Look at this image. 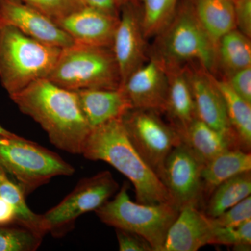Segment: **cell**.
I'll return each mask as SVG.
<instances>
[{
    "label": "cell",
    "mask_w": 251,
    "mask_h": 251,
    "mask_svg": "<svg viewBox=\"0 0 251 251\" xmlns=\"http://www.w3.org/2000/svg\"><path fill=\"white\" fill-rule=\"evenodd\" d=\"M134 1V0H117V2H118L120 7H121L122 5L126 4V3L130 2V1Z\"/></svg>",
    "instance_id": "obj_37"
},
{
    "label": "cell",
    "mask_w": 251,
    "mask_h": 251,
    "mask_svg": "<svg viewBox=\"0 0 251 251\" xmlns=\"http://www.w3.org/2000/svg\"><path fill=\"white\" fill-rule=\"evenodd\" d=\"M0 164L26 196L55 176H72L75 172L57 153L16 134H0Z\"/></svg>",
    "instance_id": "obj_6"
},
{
    "label": "cell",
    "mask_w": 251,
    "mask_h": 251,
    "mask_svg": "<svg viewBox=\"0 0 251 251\" xmlns=\"http://www.w3.org/2000/svg\"><path fill=\"white\" fill-rule=\"evenodd\" d=\"M191 3L198 21L216 45L236 29L232 0H191Z\"/></svg>",
    "instance_id": "obj_21"
},
{
    "label": "cell",
    "mask_w": 251,
    "mask_h": 251,
    "mask_svg": "<svg viewBox=\"0 0 251 251\" xmlns=\"http://www.w3.org/2000/svg\"><path fill=\"white\" fill-rule=\"evenodd\" d=\"M211 244L232 247L234 251H251V220L234 227L214 226Z\"/></svg>",
    "instance_id": "obj_28"
},
{
    "label": "cell",
    "mask_w": 251,
    "mask_h": 251,
    "mask_svg": "<svg viewBox=\"0 0 251 251\" xmlns=\"http://www.w3.org/2000/svg\"><path fill=\"white\" fill-rule=\"evenodd\" d=\"M47 79L72 91L115 90L121 86V77L111 46L77 43L62 49Z\"/></svg>",
    "instance_id": "obj_5"
},
{
    "label": "cell",
    "mask_w": 251,
    "mask_h": 251,
    "mask_svg": "<svg viewBox=\"0 0 251 251\" xmlns=\"http://www.w3.org/2000/svg\"><path fill=\"white\" fill-rule=\"evenodd\" d=\"M236 29L251 38V0H234Z\"/></svg>",
    "instance_id": "obj_33"
},
{
    "label": "cell",
    "mask_w": 251,
    "mask_h": 251,
    "mask_svg": "<svg viewBox=\"0 0 251 251\" xmlns=\"http://www.w3.org/2000/svg\"><path fill=\"white\" fill-rule=\"evenodd\" d=\"M9 97L23 114L41 126L56 148L72 154H82L92 128L75 91L45 78Z\"/></svg>",
    "instance_id": "obj_1"
},
{
    "label": "cell",
    "mask_w": 251,
    "mask_h": 251,
    "mask_svg": "<svg viewBox=\"0 0 251 251\" xmlns=\"http://www.w3.org/2000/svg\"><path fill=\"white\" fill-rule=\"evenodd\" d=\"M17 214L14 206L0 197V226L16 224Z\"/></svg>",
    "instance_id": "obj_35"
},
{
    "label": "cell",
    "mask_w": 251,
    "mask_h": 251,
    "mask_svg": "<svg viewBox=\"0 0 251 251\" xmlns=\"http://www.w3.org/2000/svg\"><path fill=\"white\" fill-rule=\"evenodd\" d=\"M0 134L4 135H13L14 133H11L9 130H6L1 125H0Z\"/></svg>",
    "instance_id": "obj_36"
},
{
    "label": "cell",
    "mask_w": 251,
    "mask_h": 251,
    "mask_svg": "<svg viewBox=\"0 0 251 251\" xmlns=\"http://www.w3.org/2000/svg\"><path fill=\"white\" fill-rule=\"evenodd\" d=\"M251 220V196L225 211L217 217L211 219L216 227H234Z\"/></svg>",
    "instance_id": "obj_30"
},
{
    "label": "cell",
    "mask_w": 251,
    "mask_h": 251,
    "mask_svg": "<svg viewBox=\"0 0 251 251\" xmlns=\"http://www.w3.org/2000/svg\"><path fill=\"white\" fill-rule=\"evenodd\" d=\"M204 162L182 141L167 156L160 179L178 209L198 206L202 201L201 179Z\"/></svg>",
    "instance_id": "obj_10"
},
{
    "label": "cell",
    "mask_w": 251,
    "mask_h": 251,
    "mask_svg": "<svg viewBox=\"0 0 251 251\" xmlns=\"http://www.w3.org/2000/svg\"><path fill=\"white\" fill-rule=\"evenodd\" d=\"M62 49L23 34L13 26L0 25V82L9 96L32 82L48 78Z\"/></svg>",
    "instance_id": "obj_4"
},
{
    "label": "cell",
    "mask_w": 251,
    "mask_h": 251,
    "mask_svg": "<svg viewBox=\"0 0 251 251\" xmlns=\"http://www.w3.org/2000/svg\"><path fill=\"white\" fill-rule=\"evenodd\" d=\"M196 118L212 128L231 130L222 94L211 73L196 64L186 66Z\"/></svg>",
    "instance_id": "obj_14"
},
{
    "label": "cell",
    "mask_w": 251,
    "mask_h": 251,
    "mask_svg": "<svg viewBox=\"0 0 251 251\" xmlns=\"http://www.w3.org/2000/svg\"><path fill=\"white\" fill-rule=\"evenodd\" d=\"M43 238L19 224L0 226V251H35Z\"/></svg>",
    "instance_id": "obj_27"
},
{
    "label": "cell",
    "mask_w": 251,
    "mask_h": 251,
    "mask_svg": "<svg viewBox=\"0 0 251 251\" xmlns=\"http://www.w3.org/2000/svg\"><path fill=\"white\" fill-rule=\"evenodd\" d=\"M121 120L130 143L159 177L167 156L181 142L179 133L156 110L130 108Z\"/></svg>",
    "instance_id": "obj_9"
},
{
    "label": "cell",
    "mask_w": 251,
    "mask_h": 251,
    "mask_svg": "<svg viewBox=\"0 0 251 251\" xmlns=\"http://www.w3.org/2000/svg\"><path fill=\"white\" fill-rule=\"evenodd\" d=\"M214 226L198 206L181 208L167 232L161 251H197L211 244Z\"/></svg>",
    "instance_id": "obj_15"
},
{
    "label": "cell",
    "mask_w": 251,
    "mask_h": 251,
    "mask_svg": "<svg viewBox=\"0 0 251 251\" xmlns=\"http://www.w3.org/2000/svg\"><path fill=\"white\" fill-rule=\"evenodd\" d=\"M214 77L224 98L229 128L237 137L241 149L251 152V103L236 94L225 79Z\"/></svg>",
    "instance_id": "obj_23"
},
{
    "label": "cell",
    "mask_w": 251,
    "mask_h": 251,
    "mask_svg": "<svg viewBox=\"0 0 251 251\" xmlns=\"http://www.w3.org/2000/svg\"><path fill=\"white\" fill-rule=\"evenodd\" d=\"M0 197L4 198L14 206L17 214L16 224L31 229L44 237L47 233L42 214H37L31 210L26 202V195L23 188L0 164Z\"/></svg>",
    "instance_id": "obj_25"
},
{
    "label": "cell",
    "mask_w": 251,
    "mask_h": 251,
    "mask_svg": "<svg viewBox=\"0 0 251 251\" xmlns=\"http://www.w3.org/2000/svg\"><path fill=\"white\" fill-rule=\"evenodd\" d=\"M82 154L91 161L106 162L128 178L137 202L173 203L166 186L130 143L121 118L92 128Z\"/></svg>",
    "instance_id": "obj_2"
},
{
    "label": "cell",
    "mask_w": 251,
    "mask_h": 251,
    "mask_svg": "<svg viewBox=\"0 0 251 251\" xmlns=\"http://www.w3.org/2000/svg\"><path fill=\"white\" fill-rule=\"evenodd\" d=\"M146 41L138 0L122 5L111 46L121 77V85L148 60Z\"/></svg>",
    "instance_id": "obj_11"
},
{
    "label": "cell",
    "mask_w": 251,
    "mask_h": 251,
    "mask_svg": "<svg viewBox=\"0 0 251 251\" xmlns=\"http://www.w3.org/2000/svg\"><path fill=\"white\" fill-rule=\"evenodd\" d=\"M82 1L87 7L98 10L115 17L120 16V7L117 0H82Z\"/></svg>",
    "instance_id": "obj_34"
},
{
    "label": "cell",
    "mask_w": 251,
    "mask_h": 251,
    "mask_svg": "<svg viewBox=\"0 0 251 251\" xmlns=\"http://www.w3.org/2000/svg\"><path fill=\"white\" fill-rule=\"evenodd\" d=\"M132 108L149 109L163 114L168 88L164 64L153 54L120 86Z\"/></svg>",
    "instance_id": "obj_13"
},
{
    "label": "cell",
    "mask_w": 251,
    "mask_h": 251,
    "mask_svg": "<svg viewBox=\"0 0 251 251\" xmlns=\"http://www.w3.org/2000/svg\"><path fill=\"white\" fill-rule=\"evenodd\" d=\"M129 185L125 182L112 201L95 211L99 219L110 227L139 234L152 247L161 251L167 232L179 209L173 203L145 204L130 199Z\"/></svg>",
    "instance_id": "obj_7"
},
{
    "label": "cell",
    "mask_w": 251,
    "mask_h": 251,
    "mask_svg": "<svg viewBox=\"0 0 251 251\" xmlns=\"http://www.w3.org/2000/svg\"><path fill=\"white\" fill-rule=\"evenodd\" d=\"M0 2H1V0H0Z\"/></svg>",
    "instance_id": "obj_38"
},
{
    "label": "cell",
    "mask_w": 251,
    "mask_h": 251,
    "mask_svg": "<svg viewBox=\"0 0 251 251\" xmlns=\"http://www.w3.org/2000/svg\"><path fill=\"white\" fill-rule=\"evenodd\" d=\"M147 39L156 37L169 24L181 0H138Z\"/></svg>",
    "instance_id": "obj_26"
},
{
    "label": "cell",
    "mask_w": 251,
    "mask_h": 251,
    "mask_svg": "<svg viewBox=\"0 0 251 251\" xmlns=\"http://www.w3.org/2000/svg\"><path fill=\"white\" fill-rule=\"evenodd\" d=\"M248 171H251V153L241 149L227 150L206 161L201 171L202 200L221 183Z\"/></svg>",
    "instance_id": "obj_20"
},
{
    "label": "cell",
    "mask_w": 251,
    "mask_h": 251,
    "mask_svg": "<svg viewBox=\"0 0 251 251\" xmlns=\"http://www.w3.org/2000/svg\"><path fill=\"white\" fill-rule=\"evenodd\" d=\"M118 21L119 17L84 6L55 22L74 43L111 46Z\"/></svg>",
    "instance_id": "obj_16"
},
{
    "label": "cell",
    "mask_w": 251,
    "mask_h": 251,
    "mask_svg": "<svg viewBox=\"0 0 251 251\" xmlns=\"http://www.w3.org/2000/svg\"><path fill=\"white\" fill-rule=\"evenodd\" d=\"M168 88L163 114L181 133L196 118L194 101L185 67H167Z\"/></svg>",
    "instance_id": "obj_17"
},
{
    "label": "cell",
    "mask_w": 251,
    "mask_h": 251,
    "mask_svg": "<svg viewBox=\"0 0 251 251\" xmlns=\"http://www.w3.org/2000/svg\"><path fill=\"white\" fill-rule=\"evenodd\" d=\"M119 189L109 171L83 178L59 204L42 214L46 232L54 238L64 237L74 229L77 218L97 210Z\"/></svg>",
    "instance_id": "obj_8"
},
{
    "label": "cell",
    "mask_w": 251,
    "mask_h": 251,
    "mask_svg": "<svg viewBox=\"0 0 251 251\" xmlns=\"http://www.w3.org/2000/svg\"><path fill=\"white\" fill-rule=\"evenodd\" d=\"M241 98L251 103V67L222 77Z\"/></svg>",
    "instance_id": "obj_31"
},
{
    "label": "cell",
    "mask_w": 251,
    "mask_h": 251,
    "mask_svg": "<svg viewBox=\"0 0 251 251\" xmlns=\"http://www.w3.org/2000/svg\"><path fill=\"white\" fill-rule=\"evenodd\" d=\"M151 54L167 67L196 64L213 75L216 45L198 21L191 0H181L173 19L156 36Z\"/></svg>",
    "instance_id": "obj_3"
},
{
    "label": "cell",
    "mask_w": 251,
    "mask_h": 251,
    "mask_svg": "<svg viewBox=\"0 0 251 251\" xmlns=\"http://www.w3.org/2000/svg\"><path fill=\"white\" fill-rule=\"evenodd\" d=\"M251 193V171L241 173L221 183L206 199L203 212L210 219L245 199Z\"/></svg>",
    "instance_id": "obj_24"
},
{
    "label": "cell",
    "mask_w": 251,
    "mask_h": 251,
    "mask_svg": "<svg viewBox=\"0 0 251 251\" xmlns=\"http://www.w3.org/2000/svg\"><path fill=\"white\" fill-rule=\"evenodd\" d=\"M179 135L181 141L204 163L227 150L241 149L232 130L216 129L197 118Z\"/></svg>",
    "instance_id": "obj_19"
},
{
    "label": "cell",
    "mask_w": 251,
    "mask_h": 251,
    "mask_svg": "<svg viewBox=\"0 0 251 251\" xmlns=\"http://www.w3.org/2000/svg\"><path fill=\"white\" fill-rule=\"evenodd\" d=\"M52 18L54 21L85 6L82 0H18Z\"/></svg>",
    "instance_id": "obj_29"
},
{
    "label": "cell",
    "mask_w": 251,
    "mask_h": 251,
    "mask_svg": "<svg viewBox=\"0 0 251 251\" xmlns=\"http://www.w3.org/2000/svg\"><path fill=\"white\" fill-rule=\"evenodd\" d=\"M251 67V38L237 29L227 33L216 44V72L226 77Z\"/></svg>",
    "instance_id": "obj_22"
},
{
    "label": "cell",
    "mask_w": 251,
    "mask_h": 251,
    "mask_svg": "<svg viewBox=\"0 0 251 251\" xmlns=\"http://www.w3.org/2000/svg\"><path fill=\"white\" fill-rule=\"evenodd\" d=\"M81 109L91 128L122 117L132 108L122 89H90L75 91Z\"/></svg>",
    "instance_id": "obj_18"
},
{
    "label": "cell",
    "mask_w": 251,
    "mask_h": 251,
    "mask_svg": "<svg viewBox=\"0 0 251 251\" xmlns=\"http://www.w3.org/2000/svg\"><path fill=\"white\" fill-rule=\"evenodd\" d=\"M0 25L13 26L32 39L59 49L74 44L54 20L18 0H1Z\"/></svg>",
    "instance_id": "obj_12"
},
{
    "label": "cell",
    "mask_w": 251,
    "mask_h": 251,
    "mask_svg": "<svg viewBox=\"0 0 251 251\" xmlns=\"http://www.w3.org/2000/svg\"><path fill=\"white\" fill-rule=\"evenodd\" d=\"M115 231L120 251H153L151 244L139 234L125 229Z\"/></svg>",
    "instance_id": "obj_32"
},
{
    "label": "cell",
    "mask_w": 251,
    "mask_h": 251,
    "mask_svg": "<svg viewBox=\"0 0 251 251\" xmlns=\"http://www.w3.org/2000/svg\"><path fill=\"white\" fill-rule=\"evenodd\" d=\"M232 1H234V0H232Z\"/></svg>",
    "instance_id": "obj_39"
}]
</instances>
